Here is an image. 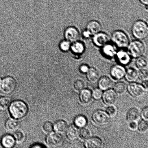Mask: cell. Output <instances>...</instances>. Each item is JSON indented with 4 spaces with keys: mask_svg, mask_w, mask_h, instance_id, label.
<instances>
[{
    "mask_svg": "<svg viewBox=\"0 0 148 148\" xmlns=\"http://www.w3.org/2000/svg\"><path fill=\"white\" fill-rule=\"evenodd\" d=\"M27 104L20 100L13 101L9 106L10 114L14 119H21L25 117L28 112Z\"/></svg>",
    "mask_w": 148,
    "mask_h": 148,
    "instance_id": "cell-1",
    "label": "cell"
},
{
    "mask_svg": "<svg viewBox=\"0 0 148 148\" xmlns=\"http://www.w3.org/2000/svg\"><path fill=\"white\" fill-rule=\"evenodd\" d=\"M132 33L138 40H144L148 35V27L147 23L142 20H137L133 24Z\"/></svg>",
    "mask_w": 148,
    "mask_h": 148,
    "instance_id": "cell-2",
    "label": "cell"
},
{
    "mask_svg": "<svg viewBox=\"0 0 148 148\" xmlns=\"http://www.w3.org/2000/svg\"><path fill=\"white\" fill-rule=\"evenodd\" d=\"M17 82L12 77L7 76L1 80L0 82V91L5 95H9L15 91Z\"/></svg>",
    "mask_w": 148,
    "mask_h": 148,
    "instance_id": "cell-3",
    "label": "cell"
},
{
    "mask_svg": "<svg viewBox=\"0 0 148 148\" xmlns=\"http://www.w3.org/2000/svg\"><path fill=\"white\" fill-rule=\"evenodd\" d=\"M111 39L115 45L120 48L127 47L130 43L127 34L121 30H116L114 32L112 35Z\"/></svg>",
    "mask_w": 148,
    "mask_h": 148,
    "instance_id": "cell-4",
    "label": "cell"
},
{
    "mask_svg": "<svg viewBox=\"0 0 148 148\" xmlns=\"http://www.w3.org/2000/svg\"><path fill=\"white\" fill-rule=\"evenodd\" d=\"M127 47L130 56L137 58L143 56L145 51V45L140 40L132 42Z\"/></svg>",
    "mask_w": 148,
    "mask_h": 148,
    "instance_id": "cell-5",
    "label": "cell"
},
{
    "mask_svg": "<svg viewBox=\"0 0 148 148\" xmlns=\"http://www.w3.org/2000/svg\"><path fill=\"white\" fill-rule=\"evenodd\" d=\"M92 119L96 124L99 126H104L109 122L110 116L103 110H98L93 113Z\"/></svg>",
    "mask_w": 148,
    "mask_h": 148,
    "instance_id": "cell-6",
    "label": "cell"
},
{
    "mask_svg": "<svg viewBox=\"0 0 148 148\" xmlns=\"http://www.w3.org/2000/svg\"><path fill=\"white\" fill-rule=\"evenodd\" d=\"M127 91L131 96L138 98L144 94L145 89L141 85L135 82H132L127 86Z\"/></svg>",
    "mask_w": 148,
    "mask_h": 148,
    "instance_id": "cell-7",
    "label": "cell"
},
{
    "mask_svg": "<svg viewBox=\"0 0 148 148\" xmlns=\"http://www.w3.org/2000/svg\"><path fill=\"white\" fill-rule=\"evenodd\" d=\"M46 143L52 147H58L63 144V137L59 133H52L47 136L46 139Z\"/></svg>",
    "mask_w": 148,
    "mask_h": 148,
    "instance_id": "cell-8",
    "label": "cell"
},
{
    "mask_svg": "<svg viewBox=\"0 0 148 148\" xmlns=\"http://www.w3.org/2000/svg\"><path fill=\"white\" fill-rule=\"evenodd\" d=\"M64 37L66 40L70 42L73 43L79 40L80 37L79 32L75 27H68L65 30Z\"/></svg>",
    "mask_w": 148,
    "mask_h": 148,
    "instance_id": "cell-9",
    "label": "cell"
},
{
    "mask_svg": "<svg viewBox=\"0 0 148 148\" xmlns=\"http://www.w3.org/2000/svg\"><path fill=\"white\" fill-rule=\"evenodd\" d=\"M110 38L106 33L101 32L94 35L93 42L96 46L103 47L109 42Z\"/></svg>",
    "mask_w": 148,
    "mask_h": 148,
    "instance_id": "cell-10",
    "label": "cell"
},
{
    "mask_svg": "<svg viewBox=\"0 0 148 148\" xmlns=\"http://www.w3.org/2000/svg\"><path fill=\"white\" fill-rule=\"evenodd\" d=\"M103 101L107 106H113L117 101L116 93L112 90H107L103 94L102 97Z\"/></svg>",
    "mask_w": 148,
    "mask_h": 148,
    "instance_id": "cell-11",
    "label": "cell"
},
{
    "mask_svg": "<svg viewBox=\"0 0 148 148\" xmlns=\"http://www.w3.org/2000/svg\"><path fill=\"white\" fill-rule=\"evenodd\" d=\"M125 69L121 65H116L113 66L110 70V75L113 79L119 80L125 76Z\"/></svg>",
    "mask_w": 148,
    "mask_h": 148,
    "instance_id": "cell-12",
    "label": "cell"
},
{
    "mask_svg": "<svg viewBox=\"0 0 148 148\" xmlns=\"http://www.w3.org/2000/svg\"><path fill=\"white\" fill-rule=\"evenodd\" d=\"M103 146L102 140L97 137L89 138L84 143V146L86 148H101Z\"/></svg>",
    "mask_w": 148,
    "mask_h": 148,
    "instance_id": "cell-13",
    "label": "cell"
},
{
    "mask_svg": "<svg viewBox=\"0 0 148 148\" xmlns=\"http://www.w3.org/2000/svg\"><path fill=\"white\" fill-rule=\"evenodd\" d=\"M87 32L90 35H95L100 32L102 29V27L98 21L92 20L88 22L87 25Z\"/></svg>",
    "mask_w": 148,
    "mask_h": 148,
    "instance_id": "cell-14",
    "label": "cell"
},
{
    "mask_svg": "<svg viewBox=\"0 0 148 148\" xmlns=\"http://www.w3.org/2000/svg\"><path fill=\"white\" fill-rule=\"evenodd\" d=\"M92 98V91L88 89H84L80 91L79 94L80 101L84 104L91 103Z\"/></svg>",
    "mask_w": 148,
    "mask_h": 148,
    "instance_id": "cell-15",
    "label": "cell"
},
{
    "mask_svg": "<svg viewBox=\"0 0 148 148\" xmlns=\"http://www.w3.org/2000/svg\"><path fill=\"white\" fill-rule=\"evenodd\" d=\"M117 60L120 64L127 65L130 63L131 58L128 52L124 50H120L116 53Z\"/></svg>",
    "mask_w": 148,
    "mask_h": 148,
    "instance_id": "cell-16",
    "label": "cell"
},
{
    "mask_svg": "<svg viewBox=\"0 0 148 148\" xmlns=\"http://www.w3.org/2000/svg\"><path fill=\"white\" fill-rule=\"evenodd\" d=\"M66 135L68 138L71 141L76 140L79 137V130L75 125H71L68 127L66 130Z\"/></svg>",
    "mask_w": 148,
    "mask_h": 148,
    "instance_id": "cell-17",
    "label": "cell"
},
{
    "mask_svg": "<svg viewBox=\"0 0 148 148\" xmlns=\"http://www.w3.org/2000/svg\"><path fill=\"white\" fill-rule=\"evenodd\" d=\"M1 143L4 147L11 148L14 147L15 145V140L13 136L10 135H5L1 138Z\"/></svg>",
    "mask_w": 148,
    "mask_h": 148,
    "instance_id": "cell-18",
    "label": "cell"
},
{
    "mask_svg": "<svg viewBox=\"0 0 148 148\" xmlns=\"http://www.w3.org/2000/svg\"><path fill=\"white\" fill-rule=\"evenodd\" d=\"M140 114L137 108H130L126 115V119L128 122L136 121L140 118Z\"/></svg>",
    "mask_w": 148,
    "mask_h": 148,
    "instance_id": "cell-19",
    "label": "cell"
},
{
    "mask_svg": "<svg viewBox=\"0 0 148 148\" xmlns=\"http://www.w3.org/2000/svg\"><path fill=\"white\" fill-rule=\"evenodd\" d=\"M112 85V82L110 78L107 76L102 77L99 81L98 85L100 89L106 90L109 89Z\"/></svg>",
    "mask_w": 148,
    "mask_h": 148,
    "instance_id": "cell-20",
    "label": "cell"
},
{
    "mask_svg": "<svg viewBox=\"0 0 148 148\" xmlns=\"http://www.w3.org/2000/svg\"><path fill=\"white\" fill-rule=\"evenodd\" d=\"M99 72L94 68H89L86 73L87 79L88 81L91 82H97L99 79Z\"/></svg>",
    "mask_w": 148,
    "mask_h": 148,
    "instance_id": "cell-21",
    "label": "cell"
},
{
    "mask_svg": "<svg viewBox=\"0 0 148 148\" xmlns=\"http://www.w3.org/2000/svg\"><path fill=\"white\" fill-rule=\"evenodd\" d=\"M72 43L71 45L70 49L74 54L81 55L85 51V46L81 42L78 40Z\"/></svg>",
    "mask_w": 148,
    "mask_h": 148,
    "instance_id": "cell-22",
    "label": "cell"
},
{
    "mask_svg": "<svg viewBox=\"0 0 148 148\" xmlns=\"http://www.w3.org/2000/svg\"><path fill=\"white\" fill-rule=\"evenodd\" d=\"M102 52L106 57L110 58L114 57L117 53L115 47L109 43L103 46Z\"/></svg>",
    "mask_w": 148,
    "mask_h": 148,
    "instance_id": "cell-23",
    "label": "cell"
},
{
    "mask_svg": "<svg viewBox=\"0 0 148 148\" xmlns=\"http://www.w3.org/2000/svg\"><path fill=\"white\" fill-rule=\"evenodd\" d=\"M125 76L128 82H134L138 77V72L135 69L130 68L126 71Z\"/></svg>",
    "mask_w": 148,
    "mask_h": 148,
    "instance_id": "cell-24",
    "label": "cell"
},
{
    "mask_svg": "<svg viewBox=\"0 0 148 148\" xmlns=\"http://www.w3.org/2000/svg\"><path fill=\"white\" fill-rule=\"evenodd\" d=\"M53 128L57 133H63L67 130L68 125L67 123L64 120H58L55 123Z\"/></svg>",
    "mask_w": 148,
    "mask_h": 148,
    "instance_id": "cell-25",
    "label": "cell"
},
{
    "mask_svg": "<svg viewBox=\"0 0 148 148\" xmlns=\"http://www.w3.org/2000/svg\"><path fill=\"white\" fill-rule=\"evenodd\" d=\"M75 125L78 128H82L86 126L88 123L86 117L83 115H79L75 117L74 120Z\"/></svg>",
    "mask_w": 148,
    "mask_h": 148,
    "instance_id": "cell-26",
    "label": "cell"
},
{
    "mask_svg": "<svg viewBox=\"0 0 148 148\" xmlns=\"http://www.w3.org/2000/svg\"><path fill=\"white\" fill-rule=\"evenodd\" d=\"M19 126L18 122L13 119H9L5 123L6 128L10 132L16 131L18 128Z\"/></svg>",
    "mask_w": 148,
    "mask_h": 148,
    "instance_id": "cell-27",
    "label": "cell"
},
{
    "mask_svg": "<svg viewBox=\"0 0 148 148\" xmlns=\"http://www.w3.org/2000/svg\"><path fill=\"white\" fill-rule=\"evenodd\" d=\"M127 86L125 83L119 82L115 84L114 86V90L119 95L124 94L127 90Z\"/></svg>",
    "mask_w": 148,
    "mask_h": 148,
    "instance_id": "cell-28",
    "label": "cell"
},
{
    "mask_svg": "<svg viewBox=\"0 0 148 148\" xmlns=\"http://www.w3.org/2000/svg\"><path fill=\"white\" fill-rule=\"evenodd\" d=\"M136 61V65L139 69H145L147 67L148 60L146 58L141 56L137 58Z\"/></svg>",
    "mask_w": 148,
    "mask_h": 148,
    "instance_id": "cell-29",
    "label": "cell"
},
{
    "mask_svg": "<svg viewBox=\"0 0 148 148\" xmlns=\"http://www.w3.org/2000/svg\"><path fill=\"white\" fill-rule=\"evenodd\" d=\"M11 100L8 97H0V109H5L9 106L11 104Z\"/></svg>",
    "mask_w": 148,
    "mask_h": 148,
    "instance_id": "cell-30",
    "label": "cell"
},
{
    "mask_svg": "<svg viewBox=\"0 0 148 148\" xmlns=\"http://www.w3.org/2000/svg\"><path fill=\"white\" fill-rule=\"evenodd\" d=\"M139 131L141 133H146L148 130V125L147 121L143 120L140 121L137 126Z\"/></svg>",
    "mask_w": 148,
    "mask_h": 148,
    "instance_id": "cell-31",
    "label": "cell"
},
{
    "mask_svg": "<svg viewBox=\"0 0 148 148\" xmlns=\"http://www.w3.org/2000/svg\"><path fill=\"white\" fill-rule=\"evenodd\" d=\"M73 86L75 90L79 92L84 89L85 87V84L83 81L81 79H78L74 83Z\"/></svg>",
    "mask_w": 148,
    "mask_h": 148,
    "instance_id": "cell-32",
    "label": "cell"
},
{
    "mask_svg": "<svg viewBox=\"0 0 148 148\" xmlns=\"http://www.w3.org/2000/svg\"><path fill=\"white\" fill-rule=\"evenodd\" d=\"M71 46L70 42L66 40H63L60 42L59 47L62 51L66 52L70 49Z\"/></svg>",
    "mask_w": 148,
    "mask_h": 148,
    "instance_id": "cell-33",
    "label": "cell"
},
{
    "mask_svg": "<svg viewBox=\"0 0 148 148\" xmlns=\"http://www.w3.org/2000/svg\"><path fill=\"white\" fill-rule=\"evenodd\" d=\"M90 133L88 129L82 128L79 132V137L83 140H86L89 138Z\"/></svg>",
    "mask_w": 148,
    "mask_h": 148,
    "instance_id": "cell-34",
    "label": "cell"
},
{
    "mask_svg": "<svg viewBox=\"0 0 148 148\" xmlns=\"http://www.w3.org/2000/svg\"><path fill=\"white\" fill-rule=\"evenodd\" d=\"M92 98L96 100H99L102 98L103 92L100 88H95L92 91Z\"/></svg>",
    "mask_w": 148,
    "mask_h": 148,
    "instance_id": "cell-35",
    "label": "cell"
},
{
    "mask_svg": "<svg viewBox=\"0 0 148 148\" xmlns=\"http://www.w3.org/2000/svg\"><path fill=\"white\" fill-rule=\"evenodd\" d=\"M43 130L45 132L50 133L53 131V127L51 123L47 121L43 124Z\"/></svg>",
    "mask_w": 148,
    "mask_h": 148,
    "instance_id": "cell-36",
    "label": "cell"
},
{
    "mask_svg": "<svg viewBox=\"0 0 148 148\" xmlns=\"http://www.w3.org/2000/svg\"><path fill=\"white\" fill-rule=\"evenodd\" d=\"M138 77L142 81L148 80V73L146 69H141L138 73Z\"/></svg>",
    "mask_w": 148,
    "mask_h": 148,
    "instance_id": "cell-37",
    "label": "cell"
},
{
    "mask_svg": "<svg viewBox=\"0 0 148 148\" xmlns=\"http://www.w3.org/2000/svg\"><path fill=\"white\" fill-rule=\"evenodd\" d=\"M13 137H14L15 140L20 143L24 141L25 139L24 135L21 132H16L14 134Z\"/></svg>",
    "mask_w": 148,
    "mask_h": 148,
    "instance_id": "cell-38",
    "label": "cell"
},
{
    "mask_svg": "<svg viewBox=\"0 0 148 148\" xmlns=\"http://www.w3.org/2000/svg\"><path fill=\"white\" fill-rule=\"evenodd\" d=\"M106 112L110 116L113 117L115 116L117 113L116 108L113 106H109L106 109Z\"/></svg>",
    "mask_w": 148,
    "mask_h": 148,
    "instance_id": "cell-39",
    "label": "cell"
},
{
    "mask_svg": "<svg viewBox=\"0 0 148 148\" xmlns=\"http://www.w3.org/2000/svg\"><path fill=\"white\" fill-rule=\"evenodd\" d=\"M142 118L145 121H147L148 120V107H144L141 112Z\"/></svg>",
    "mask_w": 148,
    "mask_h": 148,
    "instance_id": "cell-40",
    "label": "cell"
},
{
    "mask_svg": "<svg viewBox=\"0 0 148 148\" xmlns=\"http://www.w3.org/2000/svg\"><path fill=\"white\" fill-rule=\"evenodd\" d=\"M89 68L88 66L86 64L81 65L80 66L79 68V71L82 74L86 73L88 72Z\"/></svg>",
    "mask_w": 148,
    "mask_h": 148,
    "instance_id": "cell-41",
    "label": "cell"
},
{
    "mask_svg": "<svg viewBox=\"0 0 148 148\" xmlns=\"http://www.w3.org/2000/svg\"><path fill=\"white\" fill-rule=\"evenodd\" d=\"M137 124L136 121L131 122H130L129 124V127L131 130H135L137 128Z\"/></svg>",
    "mask_w": 148,
    "mask_h": 148,
    "instance_id": "cell-42",
    "label": "cell"
},
{
    "mask_svg": "<svg viewBox=\"0 0 148 148\" xmlns=\"http://www.w3.org/2000/svg\"><path fill=\"white\" fill-rule=\"evenodd\" d=\"M142 85L143 88H144L145 90H147L148 88V82L147 80L143 81V82L142 83Z\"/></svg>",
    "mask_w": 148,
    "mask_h": 148,
    "instance_id": "cell-43",
    "label": "cell"
},
{
    "mask_svg": "<svg viewBox=\"0 0 148 148\" xmlns=\"http://www.w3.org/2000/svg\"><path fill=\"white\" fill-rule=\"evenodd\" d=\"M44 147V146H42L40 144H37L34 145V146H32V148H43Z\"/></svg>",
    "mask_w": 148,
    "mask_h": 148,
    "instance_id": "cell-44",
    "label": "cell"
},
{
    "mask_svg": "<svg viewBox=\"0 0 148 148\" xmlns=\"http://www.w3.org/2000/svg\"><path fill=\"white\" fill-rule=\"evenodd\" d=\"M140 1L142 3L145 4V5H147L148 0H140Z\"/></svg>",
    "mask_w": 148,
    "mask_h": 148,
    "instance_id": "cell-45",
    "label": "cell"
}]
</instances>
